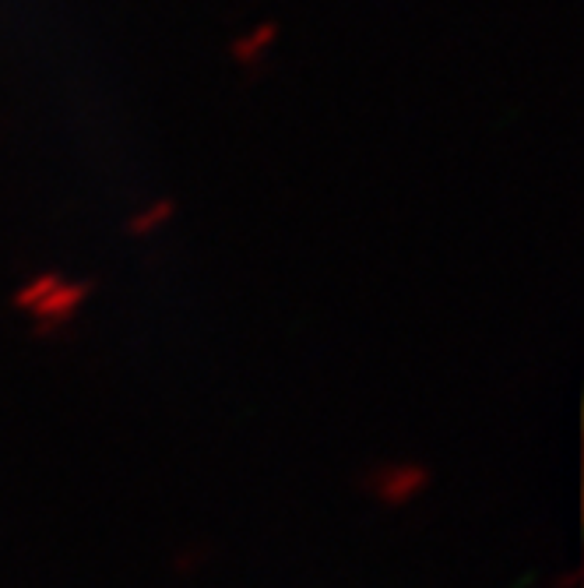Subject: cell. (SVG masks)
<instances>
[{"label": "cell", "instance_id": "6da1fadb", "mask_svg": "<svg viewBox=\"0 0 584 588\" xmlns=\"http://www.w3.org/2000/svg\"><path fill=\"white\" fill-rule=\"evenodd\" d=\"M430 487V469L423 465H384V469L366 476V490L387 507H401L415 501Z\"/></svg>", "mask_w": 584, "mask_h": 588}]
</instances>
